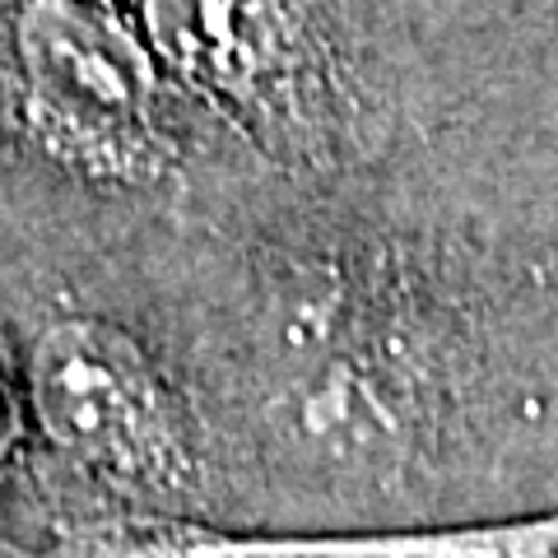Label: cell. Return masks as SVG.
I'll use <instances>...</instances> for the list:
<instances>
[{
  "instance_id": "cell-5",
  "label": "cell",
  "mask_w": 558,
  "mask_h": 558,
  "mask_svg": "<svg viewBox=\"0 0 558 558\" xmlns=\"http://www.w3.org/2000/svg\"><path fill=\"white\" fill-rule=\"evenodd\" d=\"M470 205H475L484 223L494 229L498 252L508 260L517 322L526 330L531 368L539 381V400H545V442H549L558 428V223L545 233H535V229H521V223H508L502 215H494V209H484L480 201H470Z\"/></svg>"
},
{
  "instance_id": "cell-3",
  "label": "cell",
  "mask_w": 558,
  "mask_h": 558,
  "mask_svg": "<svg viewBox=\"0 0 558 558\" xmlns=\"http://www.w3.org/2000/svg\"><path fill=\"white\" fill-rule=\"evenodd\" d=\"M149 51L247 163L322 178L400 154V117L349 0H121Z\"/></svg>"
},
{
  "instance_id": "cell-2",
  "label": "cell",
  "mask_w": 558,
  "mask_h": 558,
  "mask_svg": "<svg viewBox=\"0 0 558 558\" xmlns=\"http://www.w3.org/2000/svg\"><path fill=\"white\" fill-rule=\"evenodd\" d=\"M0 293L20 340L38 480H65L98 502L80 526H215V465L163 340L121 299L65 266L0 256Z\"/></svg>"
},
{
  "instance_id": "cell-6",
  "label": "cell",
  "mask_w": 558,
  "mask_h": 558,
  "mask_svg": "<svg viewBox=\"0 0 558 558\" xmlns=\"http://www.w3.org/2000/svg\"><path fill=\"white\" fill-rule=\"evenodd\" d=\"M38 480V457H33V428H28V400L20 373V340H14L10 303L0 293V494L14 484Z\"/></svg>"
},
{
  "instance_id": "cell-1",
  "label": "cell",
  "mask_w": 558,
  "mask_h": 558,
  "mask_svg": "<svg viewBox=\"0 0 558 558\" xmlns=\"http://www.w3.org/2000/svg\"><path fill=\"white\" fill-rule=\"evenodd\" d=\"M102 279L178 363L219 494L252 484L322 531L410 526L545 442L498 242L410 154L252 172Z\"/></svg>"
},
{
  "instance_id": "cell-4",
  "label": "cell",
  "mask_w": 558,
  "mask_h": 558,
  "mask_svg": "<svg viewBox=\"0 0 558 558\" xmlns=\"http://www.w3.org/2000/svg\"><path fill=\"white\" fill-rule=\"evenodd\" d=\"M24 558H558V502L359 531H247L209 521H94Z\"/></svg>"
}]
</instances>
